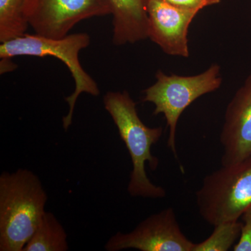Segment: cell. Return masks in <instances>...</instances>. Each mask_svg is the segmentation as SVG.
<instances>
[{
  "instance_id": "cell-1",
  "label": "cell",
  "mask_w": 251,
  "mask_h": 251,
  "mask_svg": "<svg viewBox=\"0 0 251 251\" xmlns=\"http://www.w3.org/2000/svg\"><path fill=\"white\" fill-rule=\"evenodd\" d=\"M104 108L110 114L120 138L129 152L133 168L127 191L132 197L163 199L166 191L153 184L147 175L145 164L156 171L159 164L151 148L163 135V127L151 128L140 120L134 100L127 91L108 92L103 97Z\"/></svg>"
},
{
  "instance_id": "cell-2",
  "label": "cell",
  "mask_w": 251,
  "mask_h": 251,
  "mask_svg": "<svg viewBox=\"0 0 251 251\" xmlns=\"http://www.w3.org/2000/svg\"><path fill=\"white\" fill-rule=\"evenodd\" d=\"M48 195L27 169L0 175V251H23L45 214Z\"/></svg>"
},
{
  "instance_id": "cell-3",
  "label": "cell",
  "mask_w": 251,
  "mask_h": 251,
  "mask_svg": "<svg viewBox=\"0 0 251 251\" xmlns=\"http://www.w3.org/2000/svg\"><path fill=\"white\" fill-rule=\"evenodd\" d=\"M90 41V36L87 33L68 34L61 39L25 34L1 43L0 45L1 59H11L18 56H51L60 59L67 66L75 82V90L65 98L69 105V112L62 119L63 128L65 130L72 125L74 109L79 96L86 93L98 97L100 94L97 82L84 70L79 60V52L88 47Z\"/></svg>"
},
{
  "instance_id": "cell-4",
  "label": "cell",
  "mask_w": 251,
  "mask_h": 251,
  "mask_svg": "<svg viewBox=\"0 0 251 251\" xmlns=\"http://www.w3.org/2000/svg\"><path fill=\"white\" fill-rule=\"evenodd\" d=\"M196 196L198 211L208 224L238 221L251 207V156L206 175Z\"/></svg>"
},
{
  "instance_id": "cell-5",
  "label": "cell",
  "mask_w": 251,
  "mask_h": 251,
  "mask_svg": "<svg viewBox=\"0 0 251 251\" xmlns=\"http://www.w3.org/2000/svg\"><path fill=\"white\" fill-rule=\"evenodd\" d=\"M221 67L211 64L204 72L191 76L171 74L158 70L156 82L143 91V102L153 104V115H164L169 128L168 147L178 160L176 128L183 112L196 99L219 90L222 85Z\"/></svg>"
},
{
  "instance_id": "cell-6",
  "label": "cell",
  "mask_w": 251,
  "mask_h": 251,
  "mask_svg": "<svg viewBox=\"0 0 251 251\" xmlns=\"http://www.w3.org/2000/svg\"><path fill=\"white\" fill-rule=\"evenodd\" d=\"M26 12L36 34L61 39L80 21L112 11L108 0H27Z\"/></svg>"
},
{
  "instance_id": "cell-7",
  "label": "cell",
  "mask_w": 251,
  "mask_h": 251,
  "mask_svg": "<svg viewBox=\"0 0 251 251\" xmlns=\"http://www.w3.org/2000/svg\"><path fill=\"white\" fill-rule=\"evenodd\" d=\"M196 243L183 233L172 207L149 216L128 233L117 232L105 245L108 251H193Z\"/></svg>"
},
{
  "instance_id": "cell-8",
  "label": "cell",
  "mask_w": 251,
  "mask_h": 251,
  "mask_svg": "<svg viewBox=\"0 0 251 251\" xmlns=\"http://www.w3.org/2000/svg\"><path fill=\"white\" fill-rule=\"evenodd\" d=\"M199 12L178 7L163 0H149L148 39L168 55L188 58V29Z\"/></svg>"
},
{
  "instance_id": "cell-9",
  "label": "cell",
  "mask_w": 251,
  "mask_h": 251,
  "mask_svg": "<svg viewBox=\"0 0 251 251\" xmlns=\"http://www.w3.org/2000/svg\"><path fill=\"white\" fill-rule=\"evenodd\" d=\"M220 141L224 148L222 166L251 156V74L227 105Z\"/></svg>"
},
{
  "instance_id": "cell-10",
  "label": "cell",
  "mask_w": 251,
  "mask_h": 251,
  "mask_svg": "<svg viewBox=\"0 0 251 251\" xmlns=\"http://www.w3.org/2000/svg\"><path fill=\"white\" fill-rule=\"evenodd\" d=\"M112 16V42L133 44L148 39L149 0H108Z\"/></svg>"
},
{
  "instance_id": "cell-11",
  "label": "cell",
  "mask_w": 251,
  "mask_h": 251,
  "mask_svg": "<svg viewBox=\"0 0 251 251\" xmlns=\"http://www.w3.org/2000/svg\"><path fill=\"white\" fill-rule=\"evenodd\" d=\"M67 234L52 213L46 211L23 251H67Z\"/></svg>"
},
{
  "instance_id": "cell-12",
  "label": "cell",
  "mask_w": 251,
  "mask_h": 251,
  "mask_svg": "<svg viewBox=\"0 0 251 251\" xmlns=\"http://www.w3.org/2000/svg\"><path fill=\"white\" fill-rule=\"evenodd\" d=\"M26 6L27 0H0V42L26 34L29 25Z\"/></svg>"
},
{
  "instance_id": "cell-13",
  "label": "cell",
  "mask_w": 251,
  "mask_h": 251,
  "mask_svg": "<svg viewBox=\"0 0 251 251\" xmlns=\"http://www.w3.org/2000/svg\"><path fill=\"white\" fill-rule=\"evenodd\" d=\"M242 222L228 221L214 226L207 239L195 244L193 251H227L232 247L239 237Z\"/></svg>"
},
{
  "instance_id": "cell-14",
  "label": "cell",
  "mask_w": 251,
  "mask_h": 251,
  "mask_svg": "<svg viewBox=\"0 0 251 251\" xmlns=\"http://www.w3.org/2000/svg\"><path fill=\"white\" fill-rule=\"evenodd\" d=\"M242 226L239 241L233 247L234 251H251V207L242 216Z\"/></svg>"
},
{
  "instance_id": "cell-15",
  "label": "cell",
  "mask_w": 251,
  "mask_h": 251,
  "mask_svg": "<svg viewBox=\"0 0 251 251\" xmlns=\"http://www.w3.org/2000/svg\"><path fill=\"white\" fill-rule=\"evenodd\" d=\"M163 1L183 9L197 10L200 11L204 8L219 4L221 0H163Z\"/></svg>"
},
{
  "instance_id": "cell-16",
  "label": "cell",
  "mask_w": 251,
  "mask_h": 251,
  "mask_svg": "<svg viewBox=\"0 0 251 251\" xmlns=\"http://www.w3.org/2000/svg\"><path fill=\"white\" fill-rule=\"evenodd\" d=\"M16 69L15 65L13 64L11 59H1V64H0V73L1 74L5 73L11 72Z\"/></svg>"
}]
</instances>
